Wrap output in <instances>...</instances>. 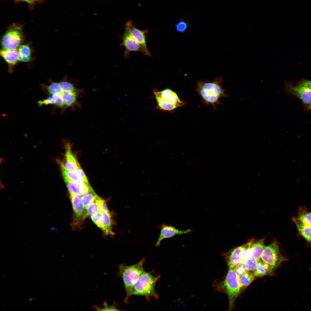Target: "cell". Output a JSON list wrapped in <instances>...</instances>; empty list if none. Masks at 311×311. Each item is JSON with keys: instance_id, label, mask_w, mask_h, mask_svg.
Masks as SVG:
<instances>
[{"instance_id": "1", "label": "cell", "mask_w": 311, "mask_h": 311, "mask_svg": "<svg viewBox=\"0 0 311 311\" xmlns=\"http://www.w3.org/2000/svg\"><path fill=\"white\" fill-rule=\"evenodd\" d=\"M223 81L220 77L212 82L200 81L197 83L196 91L206 106L211 105L215 109L217 105L221 103L219 99L228 97L225 92L226 89H223L221 85Z\"/></svg>"}, {"instance_id": "2", "label": "cell", "mask_w": 311, "mask_h": 311, "mask_svg": "<svg viewBox=\"0 0 311 311\" xmlns=\"http://www.w3.org/2000/svg\"><path fill=\"white\" fill-rule=\"evenodd\" d=\"M145 258L134 264L128 266L122 264L119 265V275L124 282L126 296L124 300L127 302L133 287L137 282L140 276L145 271L143 265L145 262Z\"/></svg>"}, {"instance_id": "3", "label": "cell", "mask_w": 311, "mask_h": 311, "mask_svg": "<svg viewBox=\"0 0 311 311\" xmlns=\"http://www.w3.org/2000/svg\"><path fill=\"white\" fill-rule=\"evenodd\" d=\"M160 276H155L149 272L144 271L134 285L130 294L132 295L143 296L147 298H159L155 292V287Z\"/></svg>"}, {"instance_id": "4", "label": "cell", "mask_w": 311, "mask_h": 311, "mask_svg": "<svg viewBox=\"0 0 311 311\" xmlns=\"http://www.w3.org/2000/svg\"><path fill=\"white\" fill-rule=\"evenodd\" d=\"M222 286L228 296L229 303V310L233 308L236 299L240 293V287L239 276L234 267L229 270Z\"/></svg>"}, {"instance_id": "5", "label": "cell", "mask_w": 311, "mask_h": 311, "mask_svg": "<svg viewBox=\"0 0 311 311\" xmlns=\"http://www.w3.org/2000/svg\"><path fill=\"white\" fill-rule=\"evenodd\" d=\"M292 219L299 234L307 242L311 243V212L305 206L299 207L297 216Z\"/></svg>"}, {"instance_id": "6", "label": "cell", "mask_w": 311, "mask_h": 311, "mask_svg": "<svg viewBox=\"0 0 311 311\" xmlns=\"http://www.w3.org/2000/svg\"><path fill=\"white\" fill-rule=\"evenodd\" d=\"M24 39V37L21 25H13L2 36L1 41L2 49L18 48Z\"/></svg>"}, {"instance_id": "7", "label": "cell", "mask_w": 311, "mask_h": 311, "mask_svg": "<svg viewBox=\"0 0 311 311\" xmlns=\"http://www.w3.org/2000/svg\"><path fill=\"white\" fill-rule=\"evenodd\" d=\"M261 259L271 265L274 270L282 263L287 260L280 253L278 243L276 240L270 245L265 246Z\"/></svg>"}, {"instance_id": "8", "label": "cell", "mask_w": 311, "mask_h": 311, "mask_svg": "<svg viewBox=\"0 0 311 311\" xmlns=\"http://www.w3.org/2000/svg\"><path fill=\"white\" fill-rule=\"evenodd\" d=\"M125 31L130 34L139 44L146 55L151 56L147 48L146 37L147 30H141L136 28L130 20H128L125 25Z\"/></svg>"}, {"instance_id": "9", "label": "cell", "mask_w": 311, "mask_h": 311, "mask_svg": "<svg viewBox=\"0 0 311 311\" xmlns=\"http://www.w3.org/2000/svg\"><path fill=\"white\" fill-rule=\"evenodd\" d=\"M69 197L74 212L73 224L78 225L88 216L86 210L83 206L81 196L69 194Z\"/></svg>"}, {"instance_id": "10", "label": "cell", "mask_w": 311, "mask_h": 311, "mask_svg": "<svg viewBox=\"0 0 311 311\" xmlns=\"http://www.w3.org/2000/svg\"><path fill=\"white\" fill-rule=\"evenodd\" d=\"M69 194L82 196L94 191L89 183L84 181H72L63 177Z\"/></svg>"}, {"instance_id": "11", "label": "cell", "mask_w": 311, "mask_h": 311, "mask_svg": "<svg viewBox=\"0 0 311 311\" xmlns=\"http://www.w3.org/2000/svg\"><path fill=\"white\" fill-rule=\"evenodd\" d=\"M255 242L254 238L249 239L246 243L232 249L226 254V258L229 268L234 267L238 263L242 262V255L244 250L251 246Z\"/></svg>"}, {"instance_id": "12", "label": "cell", "mask_w": 311, "mask_h": 311, "mask_svg": "<svg viewBox=\"0 0 311 311\" xmlns=\"http://www.w3.org/2000/svg\"><path fill=\"white\" fill-rule=\"evenodd\" d=\"M288 92L299 98L310 109L311 107V91L306 87L299 84L296 86L286 85Z\"/></svg>"}, {"instance_id": "13", "label": "cell", "mask_w": 311, "mask_h": 311, "mask_svg": "<svg viewBox=\"0 0 311 311\" xmlns=\"http://www.w3.org/2000/svg\"><path fill=\"white\" fill-rule=\"evenodd\" d=\"M1 56L7 63L8 71L12 73L14 66L20 61V55L18 49H2L0 50Z\"/></svg>"}, {"instance_id": "14", "label": "cell", "mask_w": 311, "mask_h": 311, "mask_svg": "<svg viewBox=\"0 0 311 311\" xmlns=\"http://www.w3.org/2000/svg\"><path fill=\"white\" fill-rule=\"evenodd\" d=\"M153 92L154 95L158 96L167 102L176 105L179 107L186 104L184 100L180 99L177 94L170 88H166L160 91L154 89Z\"/></svg>"}, {"instance_id": "15", "label": "cell", "mask_w": 311, "mask_h": 311, "mask_svg": "<svg viewBox=\"0 0 311 311\" xmlns=\"http://www.w3.org/2000/svg\"><path fill=\"white\" fill-rule=\"evenodd\" d=\"M191 230L190 229L181 230L171 225L163 224L161 226L160 235L155 246H159L162 240L164 239L171 238L178 235L188 233L190 232Z\"/></svg>"}, {"instance_id": "16", "label": "cell", "mask_w": 311, "mask_h": 311, "mask_svg": "<svg viewBox=\"0 0 311 311\" xmlns=\"http://www.w3.org/2000/svg\"><path fill=\"white\" fill-rule=\"evenodd\" d=\"M60 166L63 177L66 178L72 181H82L89 183L87 178L81 168L75 170H70L66 169L61 161H58Z\"/></svg>"}, {"instance_id": "17", "label": "cell", "mask_w": 311, "mask_h": 311, "mask_svg": "<svg viewBox=\"0 0 311 311\" xmlns=\"http://www.w3.org/2000/svg\"><path fill=\"white\" fill-rule=\"evenodd\" d=\"M64 159L62 163L64 167L70 170H75L81 168L76 157L73 153L70 145H67Z\"/></svg>"}, {"instance_id": "18", "label": "cell", "mask_w": 311, "mask_h": 311, "mask_svg": "<svg viewBox=\"0 0 311 311\" xmlns=\"http://www.w3.org/2000/svg\"><path fill=\"white\" fill-rule=\"evenodd\" d=\"M122 45L126 49L125 56L126 57L131 51H144L139 44L127 32L125 31L122 38Z\"/></svg>"}, {"instance_id": "19", "label": "cell", "mask_w": 311, "mask_h": 311, "mask_svg": "<svg viewBox=\"0 0 311 311\" xmlns=\"http://www.w3.org/2000/svg\"><path fill=\"white\" fill-rule=\"evenodd\" d=\"M264 238L254 242L248 249L249 255L257 260L261 259V257L265 248Z\"/></svg>"}, {"instance_id": "20", "label": "cell", "mask_w": 311, "mask_h": 311, "mask_svg": "<svg viewBox=\"0 0 311 311\" xmlns=\"http://www.w3.org/2000/svg\"><path fill=\"white\" fill-rule=\"evenodd\" d=\"M274 270L271 265L260 259L258 261L257 266L253 272L255 276L261 277L272 274Z\"/></svg>"}, {"instance_id": "21", "label": "cell", "mask_w": 311, "mask_h": 311, "mask_svg": "<svg viewBox=\"0 0 311 311\" xmlns=\"http://www.w3.org/2000/svg\"><path fill=\"white\" fill-rule=\"evenodd\" d=\"M101 218L105 229V234L106 235L113 236L114 233L112 230L113 221L111 213L109 209L101 212Z\"/></svg>"}, {"instance_id": "22", "label": "cell", "mask_w": 311, "mask_h": 311, "mask_svg": "<svg viewBox=\"0 0 311 311\" xmlns=\"http://www.w3.org/2000/svg\"><path fill=\"white\" fill-rule=\"evenodd\" d=\"M77 91H62L60 95L65 107H70L76 101L77 96Z\"/></svg>"}, {"instance_id": "23", "label": "cell", "mask_w": 311, "mask_h": 311, "mask_svg": "<svg viewBox=\"0 0 311 311\" xmlns=\"http://www.w3.org/2000/svg\"><path fill=\"white\" fill-rule=\"evenodd\" d=\"M154 95L157 103V108L159 110L171 111L179 107L177 105L167 102L158 95Z\"/></svg>"}, {"instance_id": "24", "label": "cell", "mask_w": 311, "mask_h": 311, "mask_svg": "<svg viewBox=\"0 0 311 311\" xmlns=\"http://www.w3.org/2000/svg\"><path fill=\"white\" fill-rule=\"evenodd\" d=\"M104 200L97 196L94 201L86 209L88 215L91 216L101 213L100 205Z\"/></svg>"}, {"instance_id": "25", "label": "cell", "mask_w": 311, "mask_h": 311, "mask_svg": "<svg viewBox=\"0 0 311 311\" xmlns=\"http://www.w3.org/2000/svg\"><path fill=\"white\" fill-rule=\"evenodd\" d=\"M255 276L253 272L249 271L239 276L240 285V293L247 288L254 280Z\"/></svg>"}, {"instance_id": "26", "label": "cell", "mask_w": 311, "mask_h": 311, "mask_svg": "<svg viewBox=\"0 0 311 311\" xmlns=\"http://www.w3.org/2000/svg\"><path fill=\"white\" fill-rule=\"evenodd\" d=\"M20 55L19 60L24 62L29 61L31 59V51L28 44L21 45L18 48Z\"/></svg>"}, {"instance_id": "27", "label": "cell", "mask_w": 311, "mask_h": 311, "mask_svg": "<svg viewBox=\"0 0 311 311\" xmlns=\"http://www.w3.org/2000/svg\"><path fill=\"white\" fill-rule=\"evenodd\" d=\"M43 89L50 94H60L62 91L59 83L52 82L48 85L41 84Z\"/></svg>"}, {"instance_id": "28", "label": "cell", "mask_w": 311, "mask_h": 311, "mask_svg": "<svg viewBox=\"0 0 311 311\" xmlns=\"http://www.w3.org/2000/svg\"><path fill=\"white\" fill-rule=\"evenodd\" d=\"M97 196L94 191L81 196L82 202L85 209L94 201Z\"/></svg>"}, {"instance_id": "29", "label": "cell", "mask_w": 311, "mask_h": 311, "mask_svg": "<svg viewBox=\"0 0 311 311\" xmlns=\"http://www.w3.org/2000/svg\"><path fill=\"white\" fill-rule=\"evenodd\" d=\"M259 260L250 256H248L244 259V262L249 271H253L254 270Z\"/></svg>"}, {"instance_id": "30", "label": "cell", "mask_w": 311, "mask_h": 311, "mask_svg": "<svg viewBox=\"0 0 311 311\" xmlns=\"http://www.w3.org/2000/svg\"><path fill=\"white\" fill-rule=\"evenodd\" d=\"M51 104H54L56 106L62 108L65 107L60 94H52L50 96Z\"/></svg>"}, {"instance_id": "31", "label": "cell", "mask_w": 311, "mask_h": 311, "mask_svg": "<svg viewBox=\"0 0 311 311\" xmlns=\"http://www.w3.org/2000/svg\"><path fill=\"white\" fill-rule=\"evenodd\" d=\"M103 307H99L96 306L94 305L93 307L97 311H119L116 307L115 303L114 304L111 306L108 305L106 301H105L103 304Z\"/></svg>"}, {"instance_id": "32", "label": "cell", "mask_w": 311, "mask_h": 311, "mask_svg": "<svg viewBox=\"0 0 311 311\" xmlns=\"http://www.w3.org/2000/svg\"><path fill=\"white\" fill-rule=\"evenodd\" d=\"M59 83L62 91H77L74 85L67 81L63 80L59 82Z\"/></svg>"}, {"instance_id": "33", "label": "cell", "mask_w": 311, "mask_h": 311, "mask_svg": "<svg viewBox=\"0 0 311 311\" xmlns=\"http://www.w3.org/2000/svg\"><path fill=\"white\" fill-rule=\"evenodd\" d=\"M234 268L239 276L249 272L244 262H240L238 263Z\"/></svg>"}, {"instance_id": "34", "label": "cell", "mask_w": 311, "mask_h": 311, "mask_svg": "<svg viewBox=\"0 0 311 311\" xmlns=\"http://www.w3.org/2000/svg\"><path fill=\"white\" fill-rule=\"evenodd\" d=\"M90 217L94 223L105 233V229L101 221V213Z\"/></svg>"}, {"instance_id": "35", "label": "cell", "mask_w": 311, "mask_h": 311, "mask_svg": "<svg viewBox=\"0 0 311 311\" xmlns=\"http://www.w3.org/2000/svg\"><path fill=\"white\" fill-rule=\"evenodd\" d=\"M188 25V23L187 22L182 19L176 24L175 27L178 32L182 33L187 30Z\"/></svg>"}, {"instance_id": "36", "label": "cell", "mask_w": 311, "mask_h": 311, "mask_svg": "<svg viewBox=\"0 0 311 311\" xmlns=\"http://www.w3.org/2000/svg\"><path fill=\"white\" fill-rule=\"evenodd\" d=\"M202 163L201 161L196 158L189 159L186 162V164L187 166L192 167H198L201 165Z\"/></svg>"}, {"instance_id": "37", "label": "cell", "mask_w": 311, "mask_h": 311, "mask_svg": "<svg viewBox=\"0 0 311 311\" xmlns=\"http://www.w3.org/2000/svg\"><path fill=\"white\" fill-rule=\"evenodd\" d=\"M299 84L306 87L311 91V81L303 80L301 81Z\"/></svg>"}, {"instance_id": "38", "label": "cell", "mask_w": 311, "mask_h": 311, "mask_svg": "<svg viewBox=\"0 0 311 311\" xmlns=\"http://www.w3.org/2000/svg\"><path fill=\"white\" fill-rule=\"evenodd\" d=\"M22 0L24 1H26V2H28L29 3H30L34 2V1H37V0Z\"/></svg>"}, {"instance_id": "39", "label": "cell", "mask_w": 311, "mask_h": 311, "mask_svg": "<svg viewBox=\"0 0 311 311\" xmlns=\"http://www.w3.org/2000/svg\"><path fill=\"white\" fill-rule=\"evenodd\" d=\"M32 299H33V298H29V302H31V301H32Z\"/></svg>"}, {"instance_id": "40", "label": "cell", "mask_w": 311, "mask_h": 311, "mask_svg": "<svg viewBox=\"0 0 311 311\" xmlns=\"http://www.w3.org/2000/svg\"><path fill=\"white\" fill-rule=\"evenodd\" d=\"M310 109H311V107Z\"/></svg>"}]
</instances>
